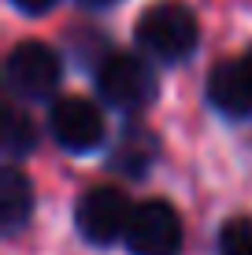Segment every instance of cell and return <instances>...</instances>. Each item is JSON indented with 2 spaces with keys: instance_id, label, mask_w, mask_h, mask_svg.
Here are the masks:
<instances>
[{
  "instance_id": "cell-8",
  "label": "cell",
  "mask_w": 252,
  "mask_h": 255,
  "mask_svg": "<svg viewBox=\"0 0 252 255\" xmlns=\"http://www.w3.org/2000/svg\"><path fill=\"white\" fill-rule=\"evenodd\" d=\"M33 215V185L19 166L4 163L0 170V230L7 237L19 233Z\"/></svg>"
},
{
  "instance_id": "cell-6",
  "label": "cell",
  "mask_w": 252,
  "mask_h": 255,
  "mask_svg": "<svg viewBox=\"0 0 252 255\" xmlns=\"http://www.w3.org/2000/svg\"><path fill=\"white\" fill-rule=\"evenodd\" d=\"M48 133L71 155H85L93 148H100L108 137L100 104L85 100V96H59L48 108Z\"/></svg>"
},
{
  "instance_id": "cell-2",
  "label": "cell",
  "mask_w": 252,
  "mask_h": 255,
  "mask_svg": "<svg viewBox=\"0 0 252 255\" xmlns=\"http://www.w3.org/2000/svg\"><path fill=\"white\" fill-rule=\"evenodd\" d=\"M93 85H97L100 104L126 111V115L145 111L160 93V78L152 70V59H145L141 52H108L93 67Z\"/></svg>"
},
{
  "instance_id": "cell-10",
  "label": "cell",
  "mask_w": 252,
  "mask_h": 255,
  "mask_svg": "<svg viewBox=\"0 0 252 255\" xmlns=\"http://www.w3.org/2000/svg\"><path fill=\"white\" fill-rule=\"evenodd\" d=\"M0 148H4V155H7L11 166L37 148V126H33V119L26 115L22 108H15V104H7L4 119H0Z\"/></svg>"
},
{
  "instance_id": "cell-4",
  "label": "cell",
  "mask_w": 252,
  "mask_h": 255,
  "mask_svg": "<svg viewBox=\"0 0 252 255\" xmlns=\"http://www.w3.org/2000/svg\"><path fill=\"white\" fill-rule=\"evenodd\" d=\"M134 204L126 200V192H119L115 185H97L85 189L74 204V230L82 241L97 244V248H111L126 237Z\"/></svg>"
},
{
  "instance_id": "cell-13",
  "label": "cell",
  "mask_w": 252,
  "mask_h": 255,
  "mask_svg": "<svg viewBox=\"0 0 252 255\" xmlns=\"http://www.w3.org/2000/svg\"><path fill=\"white\" fill-rule=\"evenodd\" d=\"M78 4H85V7H111V4H119V0H78Z\"/></svg>"
},
{
  "instance_id": "cell-7",
  "label": "cell",
  "mask_w": 252,
  "mask_h": 255,
  "mask_svg": "<svg viewBox=\"0 0 252 255\" xmlns=\"http://www.w3.org/2000/svg\"><path fill=\"white\" fill-rule=\"evenodd\" d=\"M204 96L219 115L227 119H249L252 115V74L245 59H219L208 74Z\"/></svg>"
},
{
  "instance_id": "cell-1",
  "label": "cell",
  "mask_w": 252,
  "mask_h": 255,
  "mask_svg": "<svg viewBox=\"0 0 252 255\" xmlns=\"http://www.w3.org/2000/svg\"><path fill=\"white\" fill-rule=\"evenodd\" d=\"M134 45L152 63H186L201 45V22L182 0H156L137 15Z\"/></svg>"
},
{
  "instance_id": "cell-9",
  "label": "cell",
  "mask_w": 252,
  "mask_h": 255,
  "mask_svg": "<svg viewBox=\"0 0 252 255\" xmlns=\"http://www.w3.org/2000/svg\"><path fill=\"white\" fill-rule=\"evenodd\" d=\"M152 155H156V137L149 133V129H141V126L130 122L123 133H119L115 148H111L108 166H111V170L130 174V178H141V174L152 166Z\"/></svg>"
},
{
  "instance_id": "cell-5",
  "label": "cell",
  "mask_w": 252,
  "mask_h": 255,
  "mask_svg": "<svg viewBox=\"0 0 252 255\" xmlns=\"http://www.w3.org/2000/svg\"><path fill=\"white\" fill-rule=\"evenodd\" d=\"M182 241H186L182 218L167 200L134 204V215H130V226L123 237L130 255H182Z\"/></svg>"
},
{
  "instance_id": "cell-12",
  "label": "cell",
  "mask_w": 252,
  "mask_h": 255,
  "mask_svg": "<svg viewBox=\"0 0 252 255\" xmlns=\"http://www.w3.org/2000/svg\"><path fill=\"white\" fill-rule=\"evenodd\" d=\"M56 4H59V0H11V7H19V11L30 15V19H37V15H48Z\"/></svg>"
},
{
  "instance_id": "cell-3",
  "label": "cell",
  "mask_w": 252,
  "mask_h": 255,
  "mask_svg": "<svg viewBox=\"0 0 252 255\" xmlns=\"http://www.w3.org/2000/svg\"><path fill=\"white\" fill-rule=\"evenodd\" d=\"M4 82L19 104H56L63 85V59L45 41H19L4 59Z\"/></svg>"
},
{
  "instance_id": "cell-11",
  "label": "cell",
  "mask_w": 252,
  "mask_h": 255,
  "mask_svg": "<svg viewBox=\"0 0 252 255\" xmlns=\"http://www.w3.org/2000/svg\"><path fill=\"white\" fill-rule=\"evenodd\" d=\"M219 255H252V218H230L223 226Z\"/></svg>"
},
{
  "instance_id": "cell-14",
  "label": "cell",
  "mask_w": 252,
  "mask_h": 255,
  "mask_svg": "<svg viewBox=\"0 0 252 255\" xmlns=\"http://www.w3.org/2000/svg\"><path fill=\"white\" fill-rule=\"evenodd\" d=\"M241 59H245V67H249V74H252V48H249V52H245Z\"/></svg>"
}]
</instances>
